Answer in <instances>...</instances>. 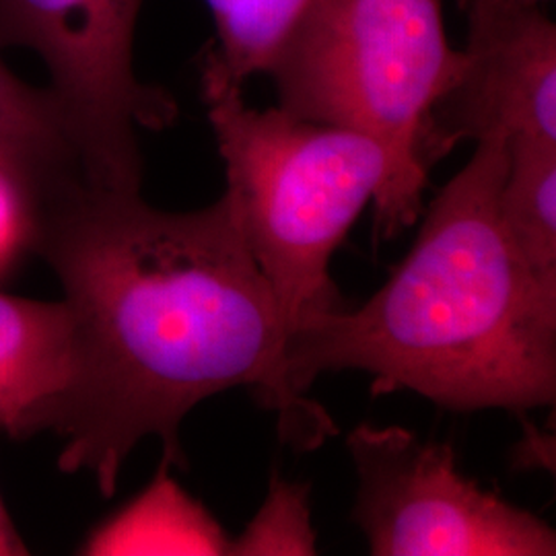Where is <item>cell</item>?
I'll list each match as a JSON object with an SVG mask.
<instances>
[{
  "label": "cell",
  "mask_w": 556,
  "mask_h": 556,
  "mask_svg": "<svg viewBox=\"0 0 556 556\" xmlns=\"http://www.w3.org/2000/svg\"><path fill=\"white\" fill-rule=\"evenodd\" d=\"M25 241L59 277L73 316L75 379L54 433L59 466L112 497L128 456L161 439L186 464L179 427L200 402L250 388L293 447L337 433L287 376V328L231 202L160 211L140 192L73 179L40 202Z\"/></svg>",
  "instance_id": "1"
},
{
  "label": "cell",
  "mask_w": 556,
  "mask_h": 556,
  "mask_svg": "<svg viewBox=\"0 0 556 556\" xmlns=\"http://www.w3.org/2000/svg\"><path fill=\"white\" fill-rule=\"evenodd\" d=\"M505 172L507 140L477 142L378 293L289 338L298 394L326 371L361 369L374 394L410 390L457 413L555 404L556 278L538 273L498 217Z\"/></svg>",
  "instance_id": "2"
},
{
  "label": "cell",
  "mask_w": 556,
  "mask_h": 556,
  "mask_svg": "<svg viewBox=\"0 0 556 556\" xmlns=\"http://www.w3.org/2000/svg\"><path fill=\"white\" fill-rule=\"evenodd\" d=\"M204 101L225 163V197L287 337L346 309L330 262L363 208L374 202L378 213L392 197L396 169L386 147L282 108H250L241 89Z\"/></svg>",
  "instance_id": "3"
},
{
  "label": "cell",
  "mask_w": 556,
  "mask_h": 556,
  "mask_svg": "<svg viewBox=\"0 0 556 556\" xmlns=\"http://www.w3.org/2000/svg\"><path fill=\"white\" fill-rule=\"evenodd\" d=\"M441 0H312L266 75L278 108L378 140L394 161L381 239L410 229L422 213L431 112L456 75Z\"/></svg>",
  "instance_id": "4"
},
{
  "label": "cell",
  "mask_w": 556,
  "mask_h": 556,
  "mask_svg": "<svg viewBox=\"0 0 556 556\" xmlns=\"http://www.w3.org/2000/svg\"><path fill=\"white\" fill-rule=\"evenodd\" d=\"M144 0H0V50L43 62L87 184L140 192L139 130H163L178 105L135 68Z\"/></svg>",
  "instance_id": "5"
},
{
  "label": "cell",
  "mask_w": 556,
  "mask_h": 556,
  "mask_svg": "<svg viewBox=\"0 0 556 556\" xmlns=\"http://www.w3.org/2000/svg\"><path fill=\"white\" fill-rule=\"evenodd\" d=\"M353 519L378 556H553L555 530L457 470L454 447L404 427L357 425Z\"/></svg>",
  "instance_id": "6"
},
{
  "label": "cell",
  "mask_w": 556,
  "mask_h": 556,
  "mask_svg": "<svg viewBox=\"0 0 556 556\" xmlns=\"http://www.w3.org/2000/svg\"><path fill=\"white\" fill-rule=\"evenodd\" d=\"M466 46L431 112V153L464 140L556 142V25L540 7L459 0Z\"/></svg>",
  "instance_id": "7"
},
{
  "label": "cell",
  "mask_w": 556,
  "mask_h": 556,
  "mask_svg": "<svg viewBox=\"0 0 556 556\" xmlns=\"http://www.w3.org/2000/svg\"><path fill=\"white\" fill-rule=\"evenodd\" d=\"M75 379L73 316L64 301L0 293V431H54Z\"/></svg>",
  "instance_id": "8"
},
{
  "label": "cell",
  "mask_w": 556,
  "mask_h": 556,
  "mask_svg": "<svg viewBox=\"0 0 556 556\" xmlns=\"http://www.w3.org/2000/svg\"><path fill=\"white\" fill-rule=\"evenodd\" d=\"M0 172L29 211L73 179L85 178L77 149L50 89L15 77L0 59Z\"/></svg>",
  "instance_id": "9"
},
{
  "label": "cell",
  "mask_w": 556,
  "mask_h": 556,
  "mask_svg": "<svg viewBox=\"0 0 556 556\" xmlns=\"http://www.w3.org/2000/svg\"><path fill=\"white\" fill-rule=\"evenodd\" d=\"M231 540L161 466L149 489L85 540L83 555H229Z\"/></svg>",
  "instance_id": "10"
},
{
  "label": "cell",
  "mask_w": 556,
  "mask_h": 556,
  "mask_svg": "<svg viewBox=\"0 0 556 556\" xmlns=\"http://www.w3.org/2000/svg\"><path fill=\"white\" fill-rule=\"evenodd\" d=\"M215 43L202 64V96L211 100L266 75L282 41L312 0H204Z\"/></svg>",
  "instance_id": "11"
},
{
  "label": "cell",
  "mask_w": 556,
  "mask_h": 556,
  "mask_svg": "<svg viewBox=\"0 0 556 556\" xmlns=\"http://www.w3.org/2000/svg\"><path fill=\"white\" fill-rule=\"evenodd\" d=\"M498 217L519 252L544 277L556 278V142H507Z\"/></svg>",
  "instance_id": "12"
},
{
  "label": "cell",
  "mask_w": 556,
  "mask_h": 556,
  "mask_svg": "<svg viewBox=\"0 0 556 556\" xmlns=\"http://www.w3.org/2000/svg\"><path fill=\"white\" fill-rule=\"evenodd\" d=\"M307 484L270 478L268 497L229 555H316V532L309 519Z\"/></svg>",
  "instance_id": "13"
},
{
  "label": "cell",
  "mask_w": 556,
  "mask_h": 556,
  "mask_svg": "<svg viewBox=\"0 0 556 556\" xmlns=\"http://www.w3.org/2000/svg\"><path fill=\"white\" fill-rule=\"evenodd\" d=\"M27 202L13 181L0 172V245L4 241H25Z\"/></svg>",
  "instance_id": "14"
},
{
  "label": "cell",
  "mask_w": 556,
  "mask_h": 556,
  "mask_svg": "<svg viewBox=\"0 0 556 556\" xmlns=\"http://www.w3.org/2000/svg\"><path fill=\"white\" fill-rule=\"evenodd\" d=\"M29 555L25 542L21 540L17 528L13 526L9 511L0 498V556Z\"/></svg>",
  "instance_id": "15"
},
{
  "label": "cell",
  "mask_w": 556,
  "mask_h": 556,
  "mask_svg": "<svg viewBox=\"0 0 556 556\" xmlns=\"http://www.w3.org/2000/svg\"><path fill=\"white\" fill-rule=\"evenodd\" d=\"M503 2H514V4H526V7H540L542 2H548V0H503Z\"/></svg>",
  "instance_id": "16"
}]
</instances>
